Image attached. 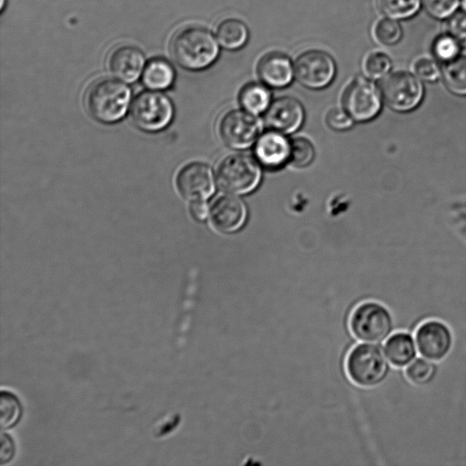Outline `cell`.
Wrapping results in <instances>:
<instances>
[{
  "instance_id": "cell-1",
  "label": "cell",
  "mask_w": 466,
  "mask_h": 466,
  "mask_svg": "<svg viewBox=\"0 0 466 466\" xmlns=\"http://www.w3.org/2000/svg\"><path fill=\"white\" fill-rule=\"evenodd\" d=\"M218 44L209 30L201 26H187L174 36L171 54L180 66L192 71L203 70L218 59Z\"/></svg>"
},
{
  "instance_id": "cell-2",
  "label": "cell",
  "mask_w": 466,
  "mask_h": 466,
  "mask_svg": "<svg viewBox=\"0 0 466 466\" xmlns=\"http://www.w3.org/2000/svg\"><path fill=\"white\" fill-rule=\"evenodd\" d=\"M130 89L124 83L103 78L93 83L86 91L85 106L89 116L102 124H114L127 113Z\"/></svg>"
},
{
  "instance_id": "cell-3",
  "label": "cell",
  "mask_w": 466,
  "mask_h": 466,
  "mask_svg": "<svg viewBox=\"0 0 466 466\" xmlns=\"http://www.w3.org/2000/svg\"><path fill=\"white\" fill-rule=\"evenodd\" d=\"M346 370L356 385L374 388L387 380L390 365L379 343L368 342L358 344L350 351L346 360Z\"/></svg>"
},
{
  "instance_id": "cell-4",
  "label": "cell",
  "mask_w": 466,
  "mask_h": 466,
  "mask_svg": "<svg viewBox=\"0 0 466 466\" xmlns=\"http://www.w3.org/2000/svg\"><path fill=\"white\" fill-rule=\"evenodd\" d=\"M350 327L360 341L380 344L393 332L394 318L390 310L377 301H365L351 313Z\"/></svg>"
},
{
  "instance_id": "cell-5",
  "label": "cell",
  "mask_w": 466,
  "mask_h": 466,
  "mask_svg": "<svg viewBox=\"0 0 466 466\" xmlns=\"http://www.w3.org/2000/svg\"><path fill=\"white\" fill-rule=\"evenodd\" d=\"M130 116L142 131L154 133L165 129L174 116V106L168 96L158 91H143L132 102Z\"/></svg>"
},
{
  "instance_id": "cell-6",
  "label": "cell",
  "mask_w": 466,
  "mask_h": 466,
  "mask_svg": "<svg viewBox=\"0 0 466 466\" xmlns=\"http://www.w3.org/2000/svg\"><path fill=\"white\" fill-rule=\"evenodd\" d=\"M261 170L256 160L244 154L232 155L219 165L217 180L221 190L233 195H246L258 186Z\"/></svg>"
},
{
  "instance_id": "cell-7",
  "label": "cell",
  "mask_w": 466,
  "mask_h": 466,
  "mask_svg": "<svg viewBox=\"0 0 466 466\" xmlns=\"http://www.w3.org/2000/svg\"><path fill=\"white\" fill-rule=\"evenodd\" d=\"M380 91L388 106L397 112L415 109L424 93L418 76L407 71H397L386 76L381 82Z\"/></svg>"
},
{
  "instance_id": "cell-8",
  "label": "cell",
  "mask_w": 466,
  "mask_h": 466,
  "mask_svg": "<svg viewBox=\"0 0 466 466\" xmlns=\"http://www.w3.org/2000/svg\"><path fill=\"white\" fill-rule=\"evenodd\" d=\"M414 338L421 357L441 362L452 351L454 335L448 324L439 319H427L415 329Z\"/></svg>"
},
{
  "instance_id": "cell-9",
  "label": "cell",
  "mask_w": 466,
  "mask_h": 466,
  "mask_svg": "<svg viewBox=\"0 0 466 466\" xmlns=\"http://www.w3.org/2000/svg\"><path fill=\"white\" fill-rule=\"evenodd\" d=\"M343 105L353 120L369 121L380 111L381 94L372 81L358 77L346 89Z\"/></svg>"
},
{
  "instance_id": "cell-10",
  "label": "cell",
  "mask_w": 466,
  "mask_h": 466,
  "mask_svg": "<svg viewBox=\"0 0 466 466\" xmlns=\"http://www.w3.org/2000/svg\"><path fill=\"white\" fill-rule=\"evenodd\" d=\"M294 69L298 81L310 89L328 86L336 75L335 61L329 54L319 50L301 54L296 60Z\"/></svg>"
},
{
  "instance_id": "cell-11",
  "label": "cell",
  "mask_w": 466,
  "mask_h": 466,
  "mask_svg": "<svg viewBox=\"0 0 466 466\" xmlns=\"http://www.w3.org/2000/svg\"><path fill=\"white\" fill-rule=\"evenodd\" d=\"M219 132L229 147L245 149L258 138L261 123L256 115L246 110H232L222 118Z\"/></svg>"
},
{
  "instance_id": "cell-12",
  "label": "cell",
  "mask_w": 466,
  "mask_h": 466,
  "mask_svg": "<svg viewBox=\"0 0 466 466\" xmlns=\"http://www.w3.org/2000/svg\"><path fill=\"white\" fill-rule=\"evenodd\" d=\"M179 194L189 201L205 200L215 190L211 168L202 162H192L184 166L176 177Z\"/></svg>"
},
{
  "instance_id": "cell-13",
  "label": "cell",
  "mask_w": 466,
  "mask_h": 466,
  "mask_svg": "<svg viewBox=\"0 0 466 466\" xmlns=\"http://www.w3.org/2000/svg\"><path fill=\"white\" fill-rule=\"evenodd\" d=\"M304 120V109L293 97H279L266 110L264 121L270 129L290 134L298 130Z\"/></svg>"
},
{
  "instance_id": "cell-14",
  "label": "cell",
  "mask_w": 466,
  "mask_h": 466,
  "mask_svg": "<svg viewBox=\"0 0 466 466\" xmlns=\"http://www.w3.org/2000/svg\"><path fill=\"white\" fill-rule=\"evenodd\" d=\"M254 150L264 167L278 169L290 160L291 143L283 133L271 129L258 137Z\"/></svg>"
},
{
  "instance_id": "cell-15",
  "label": "cell",
  "mask_w": 466,
  "mask_h": 466,
  "mask_svg": "<svg viewBox=\"0 0 466 466\" xmlns=\"http://www.w3.org/2000/svg\"><path fill=\"white\" fill-rule=\"evenodd\" d=\"M107 66L115 77L132 83L144 71L145 55L136 46L122 45L111 51L108 56Z\"/></svg>"
},
{
  "instance_id": "cell-16",
  "label": "cell",
  "mask_w": 466,
  "mask_h": 466,
  "mask_svg": "<svg viewBox=\"0 0 466 466\" xmlns=\"http://www.w3.org/2000/svg\"><path fill=\"white\" fill-rule=\"evenodd\" d=\"M210 213L214 226L224 233L240 229L246 222L248 214L244 201L230 195L218 198Z\"/></svg>"
},
{
  "instance_id": "cell-17",
  "label": "cell",
  "mask_w": 466,
  "mask_h": 466,
  "mask_svg": "<svg viewBox=\"0 0 466 466\" xmlns=\"http://www.w3.org/2000/svg\"><path fill=\"white\" fill-rule=\"evenodd\" d=\"M258 75L266 86L283 88L292 82L295 69L286 55L279 52H271L263 56L259 60Z\"/></svg>"
},
{
  "instance_id": "cell-18",
  "label": "cell",
  "mask_w": 466,
  "mask_h": 466,
  "mask_svg": "<svg viewBox=\"0 0 466 466\" xmlns=\"http://www.w3.org/2000/svg\"><path fill=\"white\" fill-rule=\"evenodd\" d=\"M390 363L398 368H406L418 354L415 338L409 331H397L392 333L383 347Z\"/></svg>"
},
{
  "instance_id": "cell-19",
  "label": "cell",
  "mask_w": 466,
  "mask_h": 466,
  "mask_svg": "<svg viewBox=\"0 0 466 466\" xmlns=\"http://www.w3.org/2000/svg\"><path fill=\"white\" fill-rule=\"evenodd\" d=\"M175 80V71L169 62L162 58L150 60L142 73L143 84L152 90L170 87Z\"/></svg>"
},
{
  "instance_id": "cell-20",
  "label": "cell",
  "mask_w": 466,
  "mask_h": 466,
  "mask_svg": "<svg viewBox=\"0 0 466 466\" xmlns=\"http://www.w3.org/2000/svg\"><path fill=\"white\" fill-rule=\"evenodd\" d=\"M249 31L241 20L229 18L222 21L217 29V38L227 50H238L248 42Z\"/></svg>"
},
{
  "instance_id": "cell-21",
  "label": "cell",
  "mask_w": 466,
  "mask_h": 466,
  "mask_svg": "<svg viewBox=\"0 0 466 466\" xmlns=\"http://www.w3.org/2000/svg\"><path fill=\"white\" fill-rule=\"evenodd\" d=\"M271 94L265 84L249 83L242 87L239 93V103L244 110L259 115L270 105Z\"/></svg>"
},
{
  "instance_id": "cell-22",
  "label": "cell",
  "mask_w": 466,
  "mask_h": 466,
  "mask_svg": "<svg viewBox=\"0 0 466 466\" xmlns=\"http://www.w3.org/2000/svg\"><path fill=\"white\" fill-rule=\"evenodd\" d=\"M439 374L438 362L424 357L416 358L404 370L409 382L416 387L429 386L434 382Z\"/></svg>"
},
{
  "instance_id": "cell-23",
  "label": "cell",
  "mask_w": 466,
  "mask_h": 466,
  "mask_svg": "<svg viewBox=\"0 0 466 466\" xmlns=\"http://www.w3.org/2000/svg\"><path fill=\"white\" fill-rule=\"evenodd\" d=\"M442 77L447 88L455 95H466V57L457 56L445 62Z\"/></svg>"
},
{
  "instance_id": "cell-24",
  "label": "cell",
  "mask_w": 466,
  "mask_h": 466,
  "mask_svg": "<svg viewBox=\"0 0 466 466\" xmlns=\"http://www.w3.org/2000/svg\"><path fill=\"white\" fill-rule=\"evenodd\" d=\"M23 416V406L19 398L10 390L0 392V428L7 431L15 427Z\"/></svg>"
},
{
  "instance_id": "cell-25",
  "label": "cell",
  "mask_w": 466,
  "mask_h": 466,
  "mask_svg": "<svg viewBox=\"0 0 466 466\" xmlns=\"http://www.w3.org/2000/svg\"><path fill=\"white\" fill-rule=\"evenodd\" d=\"M382 13L391 18H406L414 15L420 0H377Z\"/></svg>"
},
{
  "instance_id": "cell-26",
  "label": "cell",
  "mask_w": 466,
  "mask_h": 466,
  "mask_svg": "<svg viewBox=\"0 0 466 466\" xmlns=\"http://www.w3.org/2000/svg\"><path fill=\"white\" fill-rule=\"evenodd\" d=\"M402 30L400 24L392 18H382L374 27V35L382 45L391 46L398 43L401 37Z\"/></svg>"
},
{
  "instance_id": "cell-27",
  "label": "cell",
  "mask_w": 466,
  "mask_h": 466,
  "mask_svg": "<svg viewBox=\"0 0 466 466\" xmlns=\"http://www.w3.org/2000/svg\"><path fill=\"white\" fill-rule=\"evenodd\" d=\"M314 156V147L307 138L298 137L292 140L290 161L294 166L306 167L311 163Z\"/></svg>"
},
{
  "instance_id": "cell-28",
  "label": "cell",
  "mask_w": 466,
  "mask_h": 466,
  "mask_svg": "<svg viewBox=\"0 0 466 466\" xmlns=\"http://www.w3.org/2000/svg\"><path fill=\"white\" fill-rule=\"evenodd\" d=\"M390 57L382 52H374L368 56L364 63V70L371 78H381L390 69Z\"/></svg>"
},
{
  "instance_id": "cell-29",
  "label": "cell",
  "mask_w": 466,
  "mask_h": 466,
  "mask_svg": "<svg viewBox=\"0 0 466 466\" xmlns=\"http://www.w3.org/2000/svg\"><path fill=\"white\" fill-rule=\"evenodd\" d=\"M433 53L438 59L450 61L458 56L460 43L452 35H441L433 44Z\"/></svg>"
},
{
  "instance_id": "cell-30",
  "label": "cell",
  "mask_w": 466,
  "mask_h": 466,
  "mask_svg": "<svg viewBox=\"0 0 466 466\" xmlns=\"http://www.w3.org/2000/svg\"><path fill=\"white\" fill-rule=\"evenodd\" d=\"M461 0H423L426 11L434 17L445 18L458 7Z\"/></svg>"
},
{
  "instance_id": "cell-31",
  "label": "cell",
  "mask_w": 466,
  "mask_h": 466,
  "mask_svg": "<svg viewBox=\"0 0 466 466\" xmlns=\"http://www.w3.org/2000/svg\"><path fill=\"white\" fill-rule=\"evenodd\" d=\"M413 69L418 77L428 82L437 80L441 75L437 64L428 57L417 59L413 65Z\"/></svg>"
},
{
  "instance_id": "cell-32",
  "label": "cell",
  "mask_w": 466,
  "mask_h": 466,
  "mask_svg": "<svg viewBox=\"0 0 466 466\" xmlns=\"http://www.w3.org/2000/svg\"><path fill=\"white\" fill-rule=\"evenodd\" d=\"M327 123L329 127L336 131H345L350 129L353 125V118L348 114L339 108L329 111L327 116Z\"/></svg>"
},
{
  "instance_id": "cell-33",
  "label": "cell",
  "mask_w": 466,
  "mask_h": 466,
  "mask_svg": "<svg viewBox=\"0 0 466 466\" xmlns=\"http://www.w3.org/2000/svg\"><path fill=\"white\" fill-rule=\"evenodd\" d=\"M15 443L10 434L2 431L0 436V465L10 463L15 456Z\"/></svg>"
},
{
  "instance_id": "cell-34",
  "label": "cell",
  "mask_w": 466,
  "mask_h": 466,
  "mask_svg": "<svg viewBox=\"0 0 466 466\" xmlns=\"http://www.w3.org/2000/svg\"><path fill=\"white\" fill-rule=\"evenodd\" d=\"M449 30L460 44L466 46V12L457 14L451 18Z\"/></svg>"
},
{
  "instance_id": "cell-35",
  "label": "cell",
  "mask_w": 466,
  "mask_h": 466,
  "mask_svg": "<svg viewBox=\"0 0 466 466\" xmlns=\"http://www.w3.org/2000/svg\"><path fill=\"white\" fill-rule=\"evenodd\" d=\"M191 216L198 221H204L208 216L209 209L204 200L192 201L189 206Z\"/></svg>"
},
{
  "instance_id": "cell-36",
  "label": "cell",
  "mask_w": 466,
  "mask_h": 466,
  "mask_svg": "<svg viewBox=\"0 0 466 466\" xmlns=\"http://www.w3.org/2000/svg\"><path fill=\"white\" fill-rule=\"evenodd\" d=\"M461 7L466 11V0H461Z\"/></svg>"
}]
</instances>
